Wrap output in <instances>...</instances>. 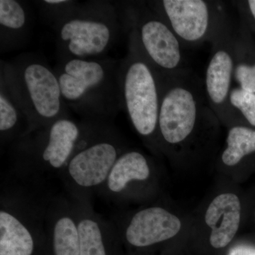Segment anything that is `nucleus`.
Segmentation results:
<instances>
[{
	"instance_id": "nucleus-1",
	"label": "nucleus",
	"mask_w": 255,
	"mask_h": 255,
	"mask_svg": "<svg viewBox=\"0 0 255 255\" xmlns=\"http://www.w3.org/2000/svg\"><path fill=\"white\" fill-rule=\"evenodd\" d=\"M120 60L105 57L94 59H60L53 70L69 110L82 120L112 124L122 111Z\"/></svg>"
},
{
	"instance_id": "nucleus-2",
	"label": "nucleus",
	"mask_w": 255,
	"mask_h": 255,
	"mask_svg": "<svg viewBox=\"0 0 255 255\" xmlns=\"http://www.w3.org/2000/svg\"><path fill=\"white\" fill-rule=\"evenodd\" d=\"M0 75L9 84L26 114L29 132L71 117L54 70L43 55L23 53L11 61L1 60Z\"/></svg>"
},
{
	"instance_id": "nucleus-3",
	"label": "nucleus",
	"mask_w": 255,
	"mask_h": 255,
	"mask_svg": "<svg viewBox=\"0 0 255 255\" xmlns=\"http://www.w3.org/2000/svg\"><path fill=\"white\" fill-rule=\"evenodd\" d=\"M53 31L60 59L107 57L123 31L115 2L105 0L79 2Z\"/></svg>"
},
{
	"instance_id": "nucleus-4",
	"label": "nucleus",
	"mask_w": 255,
	"mask_h": 255,
	"mask_svg": "<svg viewBox=\"0 0 255 255\" xmlns=\"http://www.w3.org/2000/svg\"><path fill=\"white\" fill-rule=\"evenodd\" d=\"M126 150L122 137L112 124H90L78 149L60 173L71 199L91 201Z\"/></svg>"
},
{
	"instance_id": "nucleus-5",
	"label": "nucleus",
	"mask_w": 255,
	"mask_h": 255,
	"mask_svg": "<svg viewBox=\"0 0 255 255\" xmlns=\"http://www.w3.org/2000/svg\"><path fill=\"white\" fill-rule=\"evenodd\" d=\"M119 84L122 111L137 134L151 145L158 143L159 88L154 65L135 38L128 35V52L120 60Z\"/></svg>"
},
{
	"instance_id": "nucleus-6",
	"label": "nucleus",
	"mask_w": 255,
	"mask_h": 255,
	"mask_svg": "<svg viewBox=\"0 0 255 255\" xmlns=\"http://www.w3.org/2000/svg\"><path fill=\"white\" fill-rule=\"evenodd\" d=\"M91 122L71 117L29 132L11 145L15 168L24 175L60 173L78 149Z\"/></svg>"
},
{
	"instance_id": "nucleus-7",
	"label": "nucleus",
	"mask_w": 255,
	"mask_h": 255,
	"mask_svg": "<svg viewBox=\"0 0 255 255\" xmlns=\"http://www.w3.org/2000/svg\"><path fill=\"white\" fill-rule=\"evenodd\" d=\"M115 3L123 31L135 38L155 68L163 71L186 68L182 43L165 19L151 7L148 1Z\"/></svg>"
},
{
	"instance_id": "nucleus-8",
	"label": "nucleus",
	"mask_w": 255,
	"mask_h": 255,
	"mask_svg": "<svg viewBox=\"0 0 255 255\" xmlns=\"http://www.w3.org/2000/svg\"><path fill=\"white\" fill-rule=\"evenodd\" d=\"M47 205L20 189L1 192L0 255H33L46 244Z\"/></svg>"
},
{
	"instance_id": "nucleus-9",
	"label": "nucleus",
	"mask_w": 255,
	"mask_h": 255,
	"mask_svg": "<svg viewBox=\"0 0 255 255\" xmlns=\"http://www.w3.org/2000/svg\"><path fill=\"white\" fill-rule=\"evenodd\" d=\"M151 7L165 19L183 48L214 43L233 24L225 3L211 0H153Z\"/></svg>"
},
{
	"instance_id": "nucleus-10",
	"label": "nucleus",
	"mask_w": 255,
	"mask_h": 255,
	"mask_svg": "<svg viewBox=\"0 0 255 255\" xmlns=\"http://www.w3.org/2000/svg\"><path fill=\"white\" fill-rule=\"evenodd\" d=\"M236 25H231L211 43V56L204 82L206 97L220 122L229 128L248 125L230 104L234 75V37ZM250 127V126H249Z\"/></svg>"
},
{
	"instance_id": "nucleus-11",
	"label": "nucleus",
	"mask_w": 255,
	"mask_h": 255,
	"mask_svg": "<svg viewBox=\"0 0 255 255\" xmlns=\"http://www.w3.org/2000/svg\"><path fill=\"white\" fill-rule=\"evenodd\" d=\"M177 216L158 206L146 208L134 214L125 228L124 237L130 246L146 248L174 237L181 229Z\"/></svg>"
},
{
	"instance_id": "nucleus-12",
	"label": "nucleus",
	"mask_w": 255,
	"mask_h": 255,
	"mask_svg": "<svg viewBox=\"0 0 255 255\" xmlns=\"http://www.w3.org/2000/svg\"><path fill=\"white\" fill-rule=\"evenodd\" d=\"M73 201L78 217L80 255H110L109 247L117 233L114 225L95 212L91 201Z\"/></svg>"
},
{
	"instance_id": "nucleus-13",
	"label": "nucleus",
	"mask_w": 255,
	"mask_h": 255,
	"mask_svg": "<svg viewBox=\"0 0 255 255\" xmlns=\"http://www.w3.org/2000/svg\"><path fill=\"white\" fill-rule=\"evenodd\" d=\"M152 173L150 162L140 151L127 150L114 164L99 194L112 200L123 197L135 184L145 183Z\"/></svg>"
},
{
	"instance_id": "nucleus-14",
	"label": "nucleus",
	"mask_w": 255,
	"mask_h": 255,
	"mask_svg": "<svg viewBox=\"0 0 255 255\" xmlns=\"http://www.w3.org/2000/svg\"><path fill=\"white\" fill-rule=\"evenodd\" d=\"M32 19L26 1L0 0V53L21 49L31 33Z\"/></svg>"
},
{
	"instance_id": "nucleus-15",
	"label": "nucleus",
	"mask_w": 255,
	"mask_h": 255,
	"mask_svg": "<svg viewBox=\"0 0 255 255\" xmlns=\"http://www.w3.org/2000/svg\"><path fill=\"white\" fill-rule=\"evenodd\" d=\"M241 201L233 194H223L211 203L205 216L212 230L210 243L215 248H225L232 241L241 223Z\"/></svg>"
},
{
	"instance_id": "nucleus-16",
	"label": "nucleus",
	"mask_w": 255,
	"mask_h": 255,
	"mask_svg": "<svg viewBox=\"0 0 255 255\" xmlns=\"http://www.w3.org/2000/svg\"><path fill=\"white\" fill-rule=\"evenodd\" d=\"M29 132L27 117L9 84L0 75V140L12 145Z\"/></svg>"
},
{
	"instance_id": "nucleus-17",
	"label": "nucleus",
	"mask_w": 255,
	"mask_h": 255,
	"mask_svg": "<svg viewBox=\"0 0 255 255\" xmlns=\"http://www.w3.org/2000/svg\"><path fill=\"white\" fill-rule=\"evenodd\" d=\"M233 80L243 90L255 94V38L240 18L235 31Z\"/></svg>"
},
{
	"instance_id": "nucleus-18",
	"label": "nucleus",
	"mask_w": 255,
	"mask_h": 255,
	"mask_svg": "<svg viewBox=\"0 0 255 255\" xmlns=\"http://www.w3.org/2000/svg\"><path fill=\"white\" fill-rule=\"evenodd\" d=\"M255 154V128L247 125L230 128L226 147L221 155L223 163L228 167H233Z\"/></svg>"
},
{
	"instance_id": "nucleus-19",
	"label": "nucleus",
	"mask_w": 255,
	"mask_h": 255,
	"mask_svg": "<svg viewBox=\"0 0 255 255\" xmlns=\"http://www.w3.org/2000/svg\"><path fill=\"white\" fill-rule=\"evenodd\" d=\"M75 0H40L35 1L44 23L53 29L76 7Z\"/></svg>"
},
{
	"instance_id": "nucleus-20",
	"label": "nucleus",
	"mask_w": 255,
	"mask_h": 255,
	"mask_svg": "<svg viewBox=\"0 0 255 255\" xmlns=\"http://www.w3.org/2000/svg\"><path fill=\"white\" fill-rule=\"evenodd\" d=\"M230 104L250 127L255 128V94L238 86L233 87Z\"/></svg>"
},
{
	"instance_id": "nucleus-21",
	"label": "nucleus",
	"mask_w": 255,
	"mask_h": 255,
	"mask_svg": "<svg viewBox=\"0 0 255 255\" xmlns=\"http://www.w3.org/2000/svg\"><path fill=\"white\" fill-rule=\"evenodd\" d=\"M231 3L255 38V0H238Z\"/></svg>"
},
{
	"instance_id": "nucleus-22",
	"label": "nucleus",
	"mask_w": 255,
	"mask_h": 255,
	"mask_svg": "<svg viewBox=\"0 0 255 255\" xmlns=\"http://www.w3.org/2000/svg\"><path fill=\"white\" fill-rule=\"evenodd\" d=\"M229 255H255V249L250 247H237L230 252Z\"/></svg>"
}]
</instances>
